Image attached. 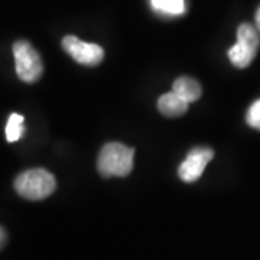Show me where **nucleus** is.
Here are the masks:
<instances>
[{"mask_svg":"<svg viewBox=\"0 0 260 260\" xmlns=\"http://www.w3.org/2000/svg\"><path fill=\"white\" fill-rule=\"evenodd\" d=\"M135 150L119 142L104 145L97 159V169L104 178L127 177L133 169Z\"/></svg>","mask_w":260,"mask_h":260,"instance_id":"nucleus-1","label":"nucleus"},{"mask_svg":"<svg viewBox=\"0 0 260 260\" xmlns=\"http://www.w3.org/2000/svg\"><path fill=\"white\" fill-rule=\"evenodd\" d=\"M55 188L56 181L54 175L42 168L25 171L15 179L16 192L29 201L45 200L55 191Z\"/></svg>","mask_w":260,"mask_h":260,"instance_id":"nucleus-2","label":"nucleus"},{"mask_svg":"<svg viewBox=\"0 0 260 260\" xmlns=\"http://www.w3.org/2000/svg\"><path fill=\"white\" fill-rule=\"evenodd\" d=\"M16 74L23 83L32 84L41 78L44 64L38 51L26 41H18L13 45Z\"/></svg>","mask_w":260,"mask_h":260,"instance_id":"nucleus-3","label":"nucleus"},{"mask_svg":"<svg viewBox=\"0 0 260 260\" xmlns=\"http://www.w3.org/2000/svg\"><path fill=\"white\" fill-rule=\"evenodd\" d=\"M260 38L254 26L243 23L237 29V42L229 49V58L237 68H246L257 54Z\"/></svg>","mask_w":260,"mask_h":260,"instance_id":"nucleus-4","label":"nucleus"},{"mask_svg":"<svg viewBox=\"0 0 260 260\" xmlns=\"http://www.w3.org/2000/svg\"><path fill=\"white\" fill-rule=\"evenodd\" d=\"M62 48L78 64L87 65V67H95L104 58V51L100 45L84 42L80 38L73 35H67L62 39Z\"/></svg>","mask_w":260,"mask_h":260,"instance_id":"nucleus-5","label":"nucleus"},{"mask_svg":"<svg viewBox=\"0 0 260 260\" xmlns=\"http://www.w3.org/2000/svg\"><path fill=\"white\" fill-rule=\"evenodd\" d=\"M213 156L214 152L208 148H195L189 150L185 160L179 165L178 175L184 182H195L203 175L207 164Z\"/></svg>","mask_w":260,"mask_h":260,"instance_id":"nucleus-6","label":"nucleus"},{"mask_svg":"<svg viewBox=\"0 0 260 260\" xmlns=\"http://www.w3.org/2000/svg\"><path fill=\"white\" fill-rule=\"evenodd\" d=\"M188 104L184 99H181L177 93H167L160 95L158 100V109L167 117H181L184 116L188 110Z\"/></svg>","mask_w":260,"mask_h":260,"instance_id":"nucleus-7","label":"nucleus"},{"mask_svg":"<svg viewBox=\"0 0 260 260\" xmlns=\"http://www.w3.org/2000/svg\"><path fill=\"white\" fill-rule=\"evenodd\" d=\"M172 91L185 102L194 103L201 97V85L191 77H179L172 85Z\"/></svg>","mask_w":260,"mask_h":260,"instance_id":"nucleus-8","label":"nucleus"},{"mask_svg":"<svg viewBox=\"0 0 260 260\" xmlns=\"http://www.w3.org/2000/svg\"><path fill=\"white\" fill-rule=\"evenodd\" d=\"M150 6L159 13L178 16L185 12L184 0H150Z\"/></svg>","mask_w":260,"mask_h":260,"instance_id":"nucleus-9","label":"nucleus"},{"mask_svg":"<svg viewBox=\"0 0 260 260\" xmlns=\"http://www.w3.org/2000/svg\"><path fill=\"white\" fill-rule=\"evenodd\" d=\"M25 117L18 113H12L9 116V120L6 124V139L10 143L18 142L19 139L23 138L25 135V126H23Z\"/></svg>","mask_w":260,"mask_h":260,"instance_id":"nucleus-10","label":"nucleus"},{"mask_svg":"<svg viewBox=\"0 0 260 260\" xmlns=\"http://www.w3.org/2000/svg\"><path fill=\"white\" fill-rule=\"evenodd\" d=\"M247 124L253 127V129L260 130V99L251 104L247 110V116H246Z\"/></svg>","mask_w":260,"mask_h":260,"instance_id":"nucleus-11","label":"nucleus"},{"mask_svg":"<svg viewBox=\"0 0 260 260\" xmlns=\"http://www.w3.org/2000/svg\"><path fill=\"white\" fill-rule=\"evenodd\" d=\"M6 240H8V236H6V232L3 230V227H0V250L5 247L6 244Z\"/></svg>","mask_w":260,"mask_h":260,"instance_id":"nucleus-12","label":"nucleus"},{"mask_svg":"<svg viewBox=\"0 0 260 260\" xmlns=\"http://www.w3.org/2000/svg\"><path fill=\"white\" fill-rule=\"evenodd\" d=\"M256 26H257V29L260 30V8L257 9V12H256Z\"/></svg>","mask_w":260,"mask_h":260,"instance_id":"nucleus-13","label":"nucleus"}]
</instances>
